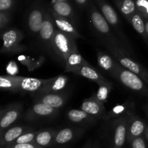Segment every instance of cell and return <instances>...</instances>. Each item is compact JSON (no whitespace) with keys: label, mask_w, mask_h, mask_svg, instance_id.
<instances>
[{"label":"cell","mask_w":148,"mask_h":148,"mask_svg":"<svg viewBox=\"0 0 148 148\" xmlns=\"http://www.w3.org/2000/svg\"><path fill=\"white\" fill-rule=\"evenodd\" d=\"M77 49L74 38L56 29L51 44L50 55L64 67L72 52Z\"/></svg>","instance_id":"obj_1"},{"label":"cell","mask_w":148,"mask_h":148,"mask_svg":"<svg viewBox=\"0 0 148 148\" xmlns=\"http://www.w3.org/2000/svg\"><path fill=\"white\" fill-rule=\"evenodd\" d=\"M113 57L122 66L130 70L136 75H139L148 84V71L138 62L134 60L124 49L111 44H104Z\"/></svg>","instance_id":"obj_2"},{"label":"cell","mask_w":148,"mask_h":148,"mask_svg":"<svg viewBox=\"0 0 148 148\" xmlns=\"http://www.w3.org/2000/svg\"><path fill=\"white\" fill-rule=\"evenodd\" d=\"M92 26L103 44H111L119 46L124 49L123 45L111 28L104 16L97 10H93L90 14Z\"/></svg>","instance_id":"obj_3"},{"label":"cell","mask_w":148,"mask_h":148,"mask_svg":"<svg viewBox=\"0 0 148 148\" xmlns=\"http://www.w3.org/2000/svg\"><path fill=\"white\" fill-rule=\"evenodd\" d=\"M115 79L119 81L121 84L133 92L148 97L147 83H146L139 75H136L130 70L122 66L119 62L116 73Z\"/></svg>","instance_id":"obj_4"},{"label":"cell","mask_w":148,"mask_h":148,"mask_svg":"<svg viewBox=\"0 0 148 148\" xmlns=\"http://www.w3.org/2000/svg\"><path fill=\"white\" fill-rule=\"evenodd\" d=\"M127 122L128 113L110 122L108 129L109 148H124L127 140Z\"/></svg>","instance_id":"obj_5"},{"label":"cell","mask_w":148,"mask_h":148,"mask_svg":"<svg viewBox=\"0 0 148 148\" xmlns=\"http://www.w3.org/2000/svg\"><path fill=\"white\" fill-rule=\"evenodd\" d=\"M101 11H102L103 15L104 16L107 22L109 23L112 30H114L115 34L116 35L118 39L122 44L124 50L129 55L132 56L134 53L133 48L132 46L131 43L129 41L128 38H127V35L123 30L122 27L120 25L118 15L116 13L115 10L109 4H103L101 6Z\"/></svg>","instance_id":"obj_6"},{"label":"cell","mask_w":148,"mask_h":148,"mask_svg":"<svg viewBox=\"0 0 148 148\" xmlns=\"http://www.w3.org/2000/svg\"><path fill=\"white\" fill-rule=\"evenodd\" d=\"M3 45L1 52L4 54H17L26 49L20 42L24 38V34L18 29L10 28L4 30L1 35Z\"/></svg>","instance_id":"obj_7"},{"label":"cell","mask_w":148,"mask_h":148,"mask_svg":"<svg viewBox=\"0 0 148 148\" xmlns=\"http://www.w3.org/2000/svg\"><path fill=\"white\" fill-rule=\"evenodd\" d=\"M58 109L53 108L41 102L34 103L26 111L23 119L26 121H37L38 120H50L57 116Z\"/></svg>","instance_id":"obj_8"},{"label":"cell","mask_w":148,"mask_h":148,"mask_svg":"<svg viewBox=\"0 0 148 148\" xmlns=\"http://www.w3.org/2000/svg\"><path fill=\"white\" fill-rule=\"evenodd\" d=\"M23 104L21 102L12 103L2 107L0 112V133L10 128L21 115Z\"/></svg>","instance_id":"obj_9"},{"label":"cell","mask_w":148,"mask_h":148,"mask_svg":"<svg viewBox=\"0 0 148 148\" xmlns=\"http://www.w3.org/2000/svg\"><path fill=\"white\" fill-rule=\"evenodd\" d=\"M135 107H132L128 112L127 122V141L129 143L136 138L144 134L147 125L143 119L137 115L134 112Z\"/></svg>","instance_id":"obj_10"},{"label":"cell","mask_w":148,"mask_h":148,"mask_svg":"<svg viewBox=\"0 0 148 148\" xmlns=\"http://www.w3.org/2000/svg\"><path fill=\"white\" fill-rule=\"evenodd\" d=\"M17 93H20L22 94H30L33 97L41 89L47 80L23 76H17Z\"/></svg>","instance_id":"obj_11"},{"label":"cell","mask_w":148,"mask_h":148,"mask_svg":"<svg viewBox=\"0 0 148 148\" xmlns=\"http://www.w3.org/2000/svg\"><path fill=\"white\" fill-rule=\"evenodd\" d=\"M56 29L52 16L46 15L38 33V38L42 46L49 54H50L51 44Z\"/></svg>","instance_id":"obj_12"},{"label":"cell","mask_w":148,"mask_h":148,"mask_svg":"<svg viewBox=\"0 0 148 148\" xmlns=\"http://www.w3.org/2000/svg\"><path fill=\"white\" fill-rule=\"evenodd\" d=\"M66 117L69 122L77 125L78 127H90L98 122V119L81 109H72L66 113Z\"/></svg>","instance_id":"obj_13"},{"label":"cell","mask_w":148,"mask_h":148,"mask_svg":"<svg viewBox=\"0 0 148 148\" xmlns=\"http://www.w3.org/2000/svg\"><path fill=\"white\" fill-rule=\"evenodd\" d=\"M34 97V103L41 102L53 108L59 109L63 107L66 102L69 94L68 93H49V94L36 95Z\"/></svg>","instance_id":"obj_14"},{"label":"cell","mask_w":148,"mask_h":148,"mask_svg":"<svg viewBox=\"0 0 148 148\" xmlns=\"http://www.w3.org/2000/svg\"><path fill=\"white\" fill-rule=\"evenodd\" d=\"M85 131V129L81 127L64 128L57 131L54 139L55 145H64L76 140L82 136Z\"/></svg>","instance_id":"obj_15"},{"label":"cell","mask_w":148,"mask_h":148,"mask_svg":"<svg viewBox=\"0 0 148 148\" xmlns=\"http://www.w3.org/2000/svg\"><path fill=\"white\" fill-rule=\"evenodd\" d=\"M68 81L69 78L64 75H60L51 78H48L41 89L35 96L49 93L63 92L66 88Z\"/></svg>","instance_id":"obj_16"},{"label":"cell","mask_w":148,"mask_h":148,"mask_svg":"<svg viewBox=\"0 0 148 148\" xmlns=\"http://www.w3.org/2000/svg\"><path fill=\"white\" fill-rule=\"evenodd\" d=\"M30 131H33V128L25 125H19L8 128L0 133V146L4 147L10 145L22 134Z\"/></svg>","instance_id":"obj_17"},{"label":"cell","mask_w":148,"mask_h":148,"mask_svg":"<svg viewBox=\"0 0 148 148\" xmlns=\"http://www.w3.org/2000/svg\"><path fill=\"white\" fill-rule=\"evenodd\" d=\"M80 109L85 113L95 117L98 120L103 118L104 115L106 113L103 103L97 100L92 96L84 100Z\"/></svg>","instance_id":"obj_18"},{"label":"cell","mask_w":148,"mask_h":148,"mask_svg":"<svg viewBox=\"0 0 148 148\" xmlns=\"http://www.w3.org/2000/svg\"><path fill=\"white\" fill-rule=\"evenodd\" d=\"M52 18H53L55 26H56V28L58 30H61V31L64 32L66 34L72 36L75 39L82 38V36L79 34V32L77 30L75 25L73 24L70 20L59 15L56 12L53 14Z\"/></svg>","instance_id":"obj_19"},{"label":"cell","mask_w":148,"mask_h":148,"mask_svg":"<svg viewBox=\"0 0 148 148\" xmlns=\"http://www.w3.org/2000/svg\"><path fill=\"white\" fill-rule=\"evenodd\" d=\"M97 61L100 68L115 78L119 62L113 57L112 55H108L103 52H98Z\"/></svg>","instance_id":"obj_20"},{"label":"cell","mask_w":148,"mask_h":148,"mask_svg":"<svg viewBox=\"0 0 148 148\" xmlns=\"http://www.w3.org/2000/svg\"><path fill=\"white\" fill-rule=\"evenodd\" d=\"M43 12L40 10H33L29 14L27 20V28L32 36H38L43 22L44 20Z\"/></svg>","instance_id":"obj_21"},{"label":"cell","mask_w":148,"mask_h":148,"mask_svg":"<svg viewBox=\"0 0 148 148\" xmlns=\"http://www.w3.org/2000/svg\"><path fill=\"white\" fill-rule=\"evenodd\" d=\"M75 74L81 75L84 78H86L90 80V81H94V82L97 83L98 86L105 84V83L109 82V81H108L106 78H104L93 67L91 66L88 62L82 68H79Z\"/></svg>","instance_id":"obj_22"},{"label":"cell","mask_w":148,"mask_h":148,"mask_svg":"<svg viewBox=\"0 0 148 148\" xmlns=\"http://www.w3.org/2000/svg\"><path fill=\"white\" fill-rule=\"evenodd\" d=\"M56 133L57 131L53 129H46L38 131L33 143L43 148L53 147Z\"/></svg>","instance_id":"obj_23"},{"label":"cell","mask_w":148,"mask_h":148,"mask_svg":"<svg viewBox=\"0 0 148 148\" xmlns=\"http://www.w3.org/2000/svg\"><path fill=\"white\" fill-rule=\"evenodd\" d=\"M87 61L79 53L78 49H76L70 54L66 59V65L64 67L65 72H71L75 73Z\"/></svg>","instance_id":"obj_24"},{"label":"cell","mask_w":148,"mask_h":148,"mask_svg":"<svg viewBox=\"0 0 148 148\" xmlns=\"http://www.w3.org/2000/svg\"><path fill=\"white\" fill-rule=\"evenodd\" d=\"M134 107V102H127L121 104H118V105L115 106L114 108L109 112L106 113L104 115L103 120H110L111 119L118 118L121 117V116L127 114L132 107Z\"/></svg>","instance_id":"obj_25"},{"label":"cell","mask_w":148,"mask_h":148,"mask_svg":"<svg viewBox=\"0 0 148 148\" xmlns=\"http://www.w3.org/2000/svg\"><path fill=\"white\" fill-rule=\"evenodd\" d=\"M129 22L131 23L132 26L134 28V30L143 38L145 41L148 43V35L146 31L145 23L143 17L139 13H135L130 17Z\"/></svg>","instance_id":"obj_26"},{"label":"cell","mask_w":148,"mask_h":148,"mask_svg":"<svg viewBox=\"0 0 148 148\" xmlns=\"http://www.w3.org/2000/svg\"><path fill=\"white\" fill-rule=\"evenodd\" d=\"M0 88L1 90L12 93H17V76L2 75L0 77Z\"/></svg>","instance_id":"obj_27"},{"label":"cell","mask_w":148,"mask_h":148,"mask_svg":"<svg viewBox=\"0 0 148 148\" xmlns=\"http://www.w3.org/2000/svg\"><path fill=\"white\" fill-rule=\"evenodd\" d=\"M53 10L54 12L62 17H65L69 20H72V10L68 3L64 1H58L53 4ZM72 22V21H71ZM74 24V23H73Z\"/></svg>","instance_id":"obj_28"},{"label":"cell","mask_w":148,"mask_h":148,"mask_svg":"<svg viewBox=\"0 0 148 148\" xmlns=\"http://www.w3.org/2000/svg\"><path fill=\"white\" fill-rule=\"evenodd\" d=\"M112 84L111 82H107L105 84H103L101 85H99L98 89L96 93L92 94V97L96 99L99 102L102 103H106L108 100V95L112 89Z\"/></svg>","instance_id":"obj_29"},{"label":"cell","mask_w":148,"mask_h":148,"mask_svg":"<svg viewBox=\"0 0 148 148\" xmlns=\"http://www.w3.org/2000/svg\"><path fill=\"white\" fill-rule=\"evenodd\" d=\"M119 8L121 12L127 17V20H129L131 16L135 14L136 4L132 0H124L121 2Z\"/></svg>","instance_id":"obj_30"},{"label":"cell","mask_w":148,"mask_h":148,"mask_svg":"<svg viewBox=\"0 0 148 148\" xmlns=\"http://www.w3.org/2000/svg\"><path fill=\"white\" fill-rule=\"evenodd\" d=\"M38 132V131H30L26 132V133H23L21 136H19L15 141H14L10 145H13V144L33 143Z\"/></svg>","instance_id":"obj_31"},{"label":"cell","mask_w":148,"mask_h":148,"mask_svg":"<svg viewBox=\"0 0 148 148\" xmlns=\"http://www.w3.org/2000/svg\"><path fill=\"white\" fill-rule=\"evenodd\" d=\"M136 7H137L139 14L148 19V0H137Z\"/></svg>","instance_id":"obj_32"},{"label":"cell","mask_w":148,"mask_h":148,"mask_svg":"<svg viewBox=\"0 0 148 148\" xmlns=\"http://www.w3.org/2000/svg\"><path fill=\"white\" fill-rule=\"evenodd\" d=\"M130 144L131 145V148H147L145 134L134 139Z\"/></svg>","instance_id":"obj_33"},{"label":"cell","mask_w":148,"mask_h":148,"mask_svg":"<svg viewBox=\"0 0 148 148\" xmlns=\"http://www.w3.org/2000/svg\"><path fill=\"white\" fill-rule=\"evenodd\" d=\"M1 148H43L38 146L34 143L27 144H13V145H6L4 147H1Z\"/></svg>","instance_id":"obj_34"},{"label":"cell","mask_w":148,"mask_h":148,"mask_svg":"<svg viewBox=\"0 0 148 148\" xmlns=\"http://www.w3.org/2000/svg\"><path fill=\"white\" fill-rule=\"evenodd\" d=\"M10 17L6 12H0V29L2 31L9 23Z\"/></svg>","instance_id":"obj_35"},{"label":"cell","mask_w":148,"mask_h":148,"mask_svg":"<svg viewBox=\"0 0 148 148\" xmlns=\"http://www.w3.org/2000/svg\"><path fill=\"white\" fill-rule=\"evenodd\" d=\"M12 5V0H0V10L1 12H5L9 10Z\"/></svg>","instance_id":"obj_36"},{"label":"cell","mask_w":148,"mask_h":148,"mask_svg":"<svg viewBox=\"0 0 148 148\" xmlns=\"http://www.w3.org/2000/svg\"><path fill=\"white\" fill-rule=\"evenodd\" d=\"M92 146H93V144L92 143L90 140H89L85 144V145L82 148H92Z\"/></svg>","instance_id":"obj_37"},{"label":"cell","mask_w":148,"mask_h":148,"mask_svg":"<svg viewBox=\"0 0 148 148\" xmlns=\"http://www.w3.org/2000/svg\"><path fill=\"white\" fill-rule=\"evenodd\" d=\"M144 134H145V138H146V140H147L148 142V125H147V126H146V129H145V131Z\"/></svg>","instance_id":"obj_38"},{"label":"cell","mask_w":148,"mask_h":148,"mask_svg":"<svg viewBox=\"0 0 148 148\" xmlns=\"http://www.w3.org/2000/svg\"><path fill=\"white\" fill-rule=\"evenodd\" d=\"M92 148H101V147H100V144L98 141H95V142H94Z\"/></svg>","instance_id":"obj_39"},{"label":"cell","mask_w":148,"mask_h":148,"mask_svg":"<svg viewBox=\"0 0 148 148\" xmlns=\"http://www.w3.org/2000/svg\"><path fill=\"white\" fill-rule=\"evenodd\" d=\"M143 110H144V111L145 112V113L148 116V104H145V105L143 106Z\"/></svg>","instance_id":"obj_40"},{"label":"cell","mask_w":148,"mask_h":148,"mask_svg":"<svg viewBox=\"0 0 148 148\" xmlns=\"http://www.w3.org/2000/svg\"><path fill=\"white\" fill-rule=\"evenodd\" d=\"M76 1L77 3H79V4H85V1H86V0H76Z\"/></svg>","instance_id":"obj_41"},{"label":"cell","mask_w":148,"mask_h":148,"mask_svg":"<svg viewBox=\"0 0 148 148\" xmlns=\"http://www.w3.org/2000/svg\"><path fill=\"white\" fill-rule=\"evenodd\" d=\"M145 23L146 31H147V35H148V20H147V21L145 22Z\"/></svg>","instance_id":"obj_42"}]
</instances>
